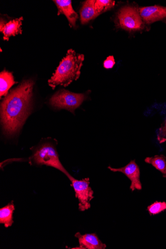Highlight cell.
Masks as SVG:
<instances>
[{"mask_svg": "<svg viewBox=\"0 0 166 249\" xmlns=\"http://www.w3.org/2000/svg\"><path fill=\"white\" fill-rule=\"evenodd\" d=\"M34 82L24 81L11 90L1 104V119L4 134L12 137L24 124L31 110Z\"/></svg>", "mask_w": 166, "mask_h": 249, "instance_id": "1", "label": "cell"}, {"mask_svg": "<svg viewBox=\"0 0 166 249\" xmlns=\"http://www.w3.org/2000/svg\"><path fill=\"white\" fill-rule=\"evenodd\" d=\"M85 59L82 54L77 53L70 49L60 62L53 76L49 80V86L53 89L57 86L67 87L74 81L77 80L81 74V70Z\"/></svg>", "mask_w": 166, "mask_h": 249, "instance_id": "2", "label": "cell"}, {"mask_svg": "<svg viewBox=\"0 0 166 249\" xmlns=\"http://www.w3.org/2000/svg\"><path fill=\"white\" fill-rule=\"evenodd\" d=\"M30 162L31 164L55 168L64 173L68 178L72 177L61 164L56 149L51 143H44L36 148L30 158Z\"/></svg>", "mask_w": 166, "mask_h": 249, "instance_id": "3", "label": "cell"}, {"mask_svg": "<svg viewBox=\"0 0 166 249\" xmlns=\"http://www.w3.org/2000/svg\"><path fill=\"white\" fill-rule=\"evenodd\" d=\"M116 23L118 28L129 32L141 30L145 27L139 9L130 6L120 9L117 15Z\"/></svg>", "mask_w": 166, "mask_h": 249, "instance_id": "4", "label": "cell"}, {"mask_svg": "<svg viewBox=\"0 0 166 249\" xmlns=\"http://www.w3.org/2000/svg\"><path fill=\"white\" fill-rule=\"evenodd\" d=\"M87 98V94L74 93L61 89L51 98L50 103L55 108L65 109L74 114V111Z\"/></svg>", "mask_w": 166, "mask_h": 249, "instance_id": "5", "label": "cell"}, {"mask_svg": "<svg viewBox=\"0 0 166 249\" xmlns=\"http://www.w3.org/2000/svg\"><path fill=\"white\" fill-rule=\"evenodd\" d=\"M69 179L71 183L70 186L74 188L75 196L78 199L79 211L88 210L91 207V202L94 198L93 191L90 187L89 178L78 180L72 176Z\"/></svg>", "mask_w": 166, "mask_h": 249, "instance_id": "6", "label": "cell"}, {"mask_svg": "<svg viewBox=\"0 0 166 249\" xmlns=\"http://www.w3.org/2000/svg\"><path fill=\"white\" fill-rule=\"evenodd\" d=\"M108 169L113 172H120L125 174L131 181L130 189L131 191L142 190L140 169L135 160H131L126 166L122 168H114L109 166Z\"/></svg>", "mask_w": 166, "mask_h": 249, "instance_id": "7", "label": "cell"}, {"mask_svg": "<svg viewBox=\"0 0 166 249\" xmlns=\"http://www.w3.org/2000/svg\"><path fill=\"white\" fill-rule=\"evenodd\" d=\"M138 9L142 19L147 24L150 25L166 18V7L155 5Z\"/></svg>", "mask_w": 166, "mask_h": 249, "instance_id": "8", "label": "cell"}, {"mask_svg": "<svg viewBox=\"0 0 166 249\" xmlns=\"http://www.w3.org/2000/svg\"><path fill=\"white\" fill-rule=\"evenodd\" d=\"M23 17L15 18L6 22L1 18L0 22V31L3 34L4 40L8 41L11 36H15L18 34H21L22 21Z\"/></svg>", "mask_w": 166, "mask_h": 249, "instance_id": "9", "label": "cell"}, {"mask_svg": "<svg viewBox=\"0 0 166 249\" xmlns=\"http://www.w3.org/2000/svg\"><path fill=\"white\" fill-rule=\"evenodd\" d=\"M78 239L81 249H105L107 245L103 243L96 233L82 235L80 232L75 234Z\"/></svg>", "mask_w": 166, "mask_h": 249, "instance_id": "10", "label": "cell"}, {"mask_svg": "<svg viewBox=\"0 0 166 249\" xmlns=\"http://www.w3.org/2000/svg\"><path fill=\"white\" fill-rule=\"evenodd\" d=\"M54 2L58 8V15H64L68 19L70 27H76L78 15L73 7L72 1L70 0H55Z\"/></svg>", "mask_w": 166, "mask_h": 249, "instance_id": "11", "label": "cell"}, {"mask_svg": "<svg viewBox=\"0 0 166 249\" xmlns=\"http://www.w3.org/2000/svg\"><path fill=\"white\" fill-rule=\"evenodd\" d=\"M95 2L94 0H87L83 4L80 11V19L82 25L88 23L90 20L99 16L94 8Z\"/></svg>", "mask_w": 166, "mask_h": 249, "instance_id": "12", "label": "cell"}, {"mask_svg": "<svg viewBox=\"0 0 166 249\" xmlns=\"http://www.w3.org/2000/svg\"><path fill=\"white\" fill-rule=\"evenodd\" d=\"M17 82L12 73L6 70L0 73V97L6 96L9 89Z\"/></svg>", "mask_w": 166, "mask_h": 249, "instance_id": "13", "label": "cell"}, {"mask_svg": "<svg viewBox=\"0 0 166 249\" xmlns=\"http://www.w3.org/2000/svg\"><path fill=\"white\" fill-rule=\"evenodd\" d=\"M15 210L14 201L0 209V224H3L6 228L11 227L13 221V213Z\"/></svg>", "mask_w": 166, "mask_h": 249, "instance_id": "14", "label": "cell"}, {"mask_svg": "<svg viewBox=\"0 0 166 249\" xmlns=\"http://www.w3.org/2000/svg\"><path fill=\"white\" fill-rule=\"evenodd\" d=\"M145 162L152 165L166 178V157L163 155H156L146 158Z\"/></svg>", "mask_w": 166, "mask_h": 249, "instance_id": "15", "label": "cell"}, {"mask_svg": "<svg viewBox=\"0 0 166 249\" xmlns=\"http://www.w3.org/2000/svg\"><path fill=\"white\" fill-rule=\"evenodd\" d=\"M115 2L112 0H97L94 4V8L99 16L112 9Z\"/></svg>", "mask_w": 166, "mask_h": 249, "instance_id": "16", "label": "cell"}, {"mask_svg": "<svg viewBox=\"0 0 166 249\" xmlns=\"http://www.w3.org/2000/svg\"><path fill=\"white\" fill-rule=\"evenodd\" d=\"M150 215H155L163 212H166V202L155 201L148 208Z\"/></svg>", "mask_w": 166, "mask_h": 249, "instance_id": "17", "label": "cell"}, {"mask_svg": "<svg viewBox=\"0 0 166 249\" xmlns=\"http://www.w3.org/2000/svg\"><path fill=\"white\" fill-rule=\"evenodd\" d=\"M157 140L160 143H163L166 142V120L158 130Z\"/></svg>", "mask_w": 166, "mask_h": 249, "instance_id": "18", "label": "cell"}, {"mask_svg": "<svg viewBox=\"0 0 166 249\" xmlns=\"http://www.w3.org/2000/svg\"><path fill=\"white\" fill-rule=\"evenodd\" d=\"M115 64V60L113 56H109L104 62V66L106 69H111Z\"/></svg>", "mask_w": 166, "mask_h": 249, "instance_id": "19", "label": "cell"}]
</instances>
